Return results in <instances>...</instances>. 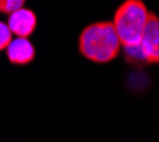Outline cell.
Instances as JSON below:
<instances>
[{
    "label": "cell",
    "instance_id": "cell-1",
    "mask_svg": "<svg viewBox=\"0 0 159 142\" xmlns=\"http://www.w3.org/2000/svg\"><path fill=\"white\" fill-rule=\"evenodd\" d=\"M121 41L112 21H94L78 36V53L95 64L111 63L121 54Z\"/></svg>",
    "mask_w": 159,
    "mask_h": 142
},
{
    "label": "cell",
    "instance_id": "cell-2",
    "mask_svg": "<svg viewBox=\"0 0 159 142\" xmlns=\"http://www.w3.org/2000/svg\"><path fill=\"white\" fill-rule=\"evenodd\" d=\"M149 10L143 0H124L114 11L112 24L122 47H136L141 43Z\"/></svg>",
    "mask_w": 159,
    "mask_h": 142
},
{
    "label": "cell",
    "instance_id": "cell-7",
    "mask_svg": "<svg viewBox=\"0 0 159 142\" xmlns=\"http://www.w3.org/2000/svg\"><path fill=\"white\" fill-rule=\"evenodd\" d=\"M11 40H13V33L10 31L7 23L0 21V51L6 50V47L10 44Z\"/></svg>",
    "mask_w": 159,
    "mask_h": 142
},
{
    "label": "cell",
    "instance_id": "cell-3",
    "mask_svg": "<svg viewBox=\"0 0 159 142\" xmlns=\"http://www.w3.org/2000/svg\"><path fill=\"white\" fill-rule=\"evenodd\" d=\"M139 48L146 66L159 64V16L149 11Z\"/></svg>",
    "mask_w": 159,
    "mask_h": 142
},
{
    "label": "cell",
    "instance_id": "cell-5",
    "mask_svg": "<svg viewBox=\"0 0 159 142\" xmlns=\"http://www.w3.org/2000/svg\"><path fill=\"white\" fill-rule=\"evenodd\" d=\"M36 47L29 37H16L6 47V56L13 66H29L36 60Z\"/></svg>",
    "mask_w": 159,
    "mask_h": 142
},
{
    "label": "cell",
    "instance_id": "cell-4",
    "mask_svg": "<svg viewBox=\"0 0 159 142\" xmlns=\"http://www.w3.org/2000/svg\"><path fill=\"white\" fill-rule=\"evenodd\" d=\"M37 14L31 9L20 7L9 14L7 26L16 37H30L37 29Z\"/></svg>",
    "mask_w": 159,
    "mask_h": 142
},
{
    "label": "cell",
    "instance_id": "cell-6",
    "mask_svg": "<svg viewBox=\"0 0 159 142\" xmlns=\"http://www.w3.org/2000/svg\"><path fill=\"white\" fill-rule=\"evenodd\" d=\"M27 0H0V13L9 16L14 10L23 7Z\"/></svg>",
    "mask_w": 159,
    "mask_h": 142
}]
</instances>
